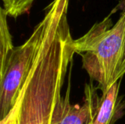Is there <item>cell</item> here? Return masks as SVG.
Instances as JSON below:
<instances>
[{"mask_svg": "<svg viewBox=\"0 0 125 124\" xmlns=\"http://www.w3.org/2000/svg\"><path fill=\"white\" fill-rule=\"evenodd\" d=\"M69 1L53 0L44 9L43 43L13 108L0 124H61V89L76 54L67 19Z\"/></svg>", "mask_w": 125, "mask_h": 124, "instance_id": "1", "label": "cell"}, {"mask_svg": "<svg viewBox=\"0 0 125 124\" xmlns=\"http://www.w3.org/2000/svg\"><path fill=\"white\" fill-rule=\"evenodd\" d=\"M83 36L74 39L75 53L98 90L106 91L125 74V0Z\"/></svg>", "mask_w": 125, "mask_h": 124, "instance_id": "2", "label": "cell"}, {"mask_svg": "<svg viewBox=\"0 0 125 124\" xmlns=\"http://www.w3.org/2000/svg\"><path fill=\"white\" fill-rule=\"evenodd\" d=\"M47 18L35 27L27 40L10 51L0 76V123L8 116L31 71L44 38Z\"/></svg>", "mask_w": 125, "mask_h": 124, "instance_id": "3", "label": "cell"}, {"mask_svg": "<svg viewBox=\"0 0 125 124\" xmlns=\"http://www.w3.org/2000/svg\"><path fill=\"white\" fill-rule=\"evenodd\" d=\"M92 80L85 85V98L82 105L70 102V80L65 97H63V111L61 124H89L94 119L100 96L97 88Z\"/></svg>", "mask_w": 125, "mask_h": 124, "instance_id": "4", "label": "cell"}, {"mask_svg": "<svg viewBox=\"0 0 125 124\" xmlns=\"http://www.w3.org/2000/svg\"><path fill=\"white\" fill-rule=\"evenodd\" d=\"M121 80L101 93L98 100L95 115L89 124H114L124 114L125 101L119 95Z\"/></svg>", "mask_w": 125, "mask_h": 124, "instance_id": "5", "label": "cell"}, {"mask_svg": "<svg viewBox=\"0 0 125 124\" xmlns=\"http://www.w3.org/2000/svg\"><path fill=\"white\" fill-rule=\"evenodd\" d=\"M7 14L3 7L0 6V76L10 51L14 48L12 37L7 23Z\"/></svg>", "mask_w": 125, "mask_h": 124, "instance_id": "6", "label": "cell"}, {"mask_svg": "<svg viewBox=\"0 0 125 124\" xmlns=\"http://www.w3.org/2000/svg\"><path fill=\"white\" fill-rule=\"evenodd\" d=\"M35 0H2L8 16L17 18L30 11Z\"/></svg>", "mask_w": 125, "mask_h": 124, "instance_id": "7", "label": "cell"}]
</instances>
